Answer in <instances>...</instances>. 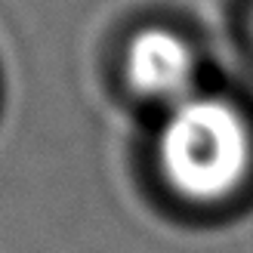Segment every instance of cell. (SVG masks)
<instances>
[{"instance_id":"obj_1","label":"cell","mask_w":253,"mask_h":253,"mask_svg":"<svg viewBox=\"0 0 253 253\" xmlns=\"http://www.w3.org/2000/svg\"><path fill=\"white\" fill-rule=\"evenodd\" d=\"M161 167L185 198L216 201L235 192L250 170L253 139L225 99L188 96L170 108L158 142Z\"/></svg>"},{"instance_id":"obj_2","label":"cell","mask_w":253,"mask_h":253,"mask_svg":"<svg viewBox=\"0 0 253 253\" xmlns=\"http://www.w3.org/2000/svg\"><path fill=\"white\" fill-rule=\"evenodd\" d=\"M126 81L145 99L167 102L170 108L195 96V56L182 37L151 28L133 37L126 53Z\"/></svg>"}]
</instances>
